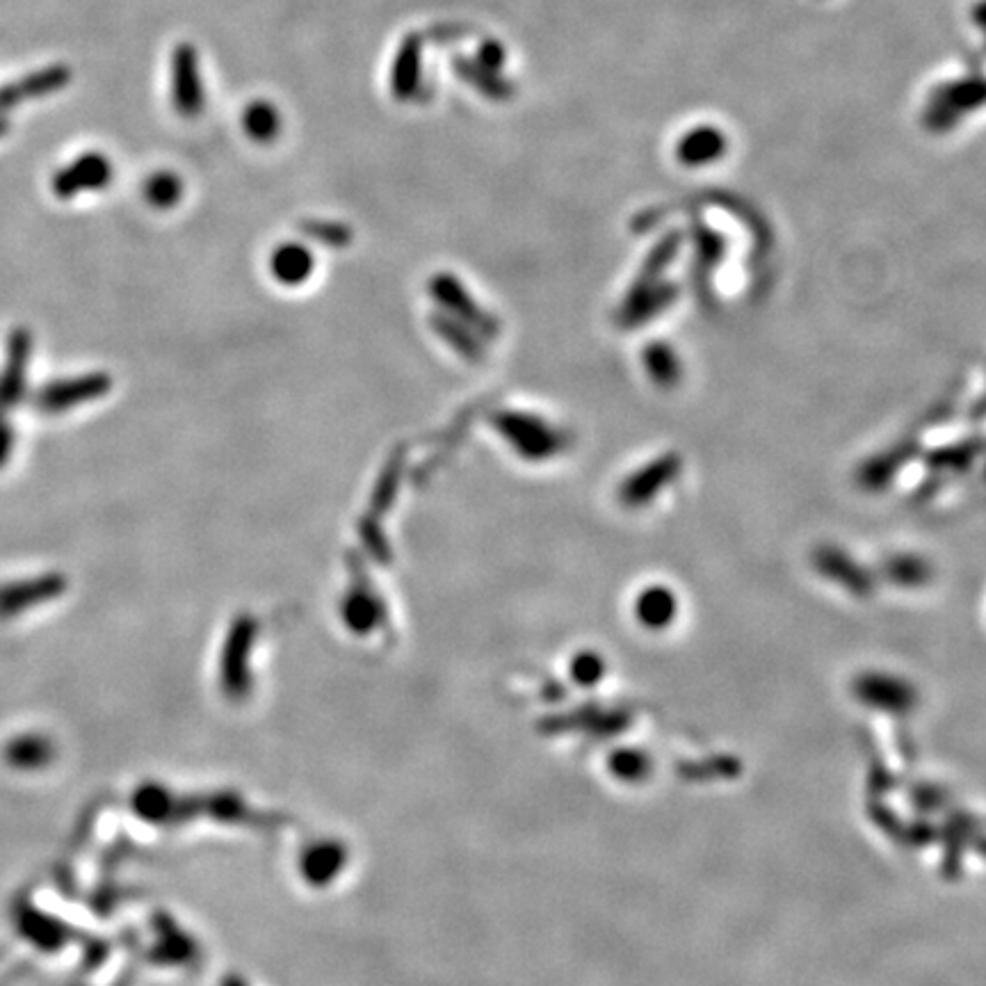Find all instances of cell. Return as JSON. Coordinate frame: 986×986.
Returning a JSON list of instances; mask_svg holds the SVG:
<instances>
[{
  "mask_svg": "<svg viewBox=\"0 0 986 986\" xmlns=\"http://www.w3.org/2000/svg\"><path fill=\"white\" fill-rule=\"evenodd\" d=\"M112 389V377L106 372H84L78 377L56 379L41 386L34 394L32 405L41 414H64L80 405H88L108 396Z\"/></svg>",
  "mask_w": 986,
  "mask_h": 986,
  "instance_id": "6da1fadb",
  "label": "cell"
},
{
  "mask_svg": "<svg viewBox=\"0 0 986 986\" xmlns=\"http://www.w3.org/2000/svg\"><path fill=\"white\" fill-rule=\"evenodd\" d=\"M500 435L524 459H548L560 448L552 427L544 418L528 414H507L500 422Z\"/></svg>",
  "mask_w": 986,
  "mask_h": 986,
  "instance_id": "7a4b0ae2",
  "label": "cell"
},
{
  "mask_svg": "<svg viewBox=\"0 0 986 986\" xmlns=\"http://www.w3.org/2000/svg\"><path fill=\"white\" fill-rule=\"evenodd\" d=\"M171 97L181 117H199L206 106L203 76L199 69L197 51L190 44H181L171 62Z\"/></svg>",
  "mask_w": 986,
  "mask_h": 986,
  "instance_id": "3957f363",
  "label": "cell"
},
{
  "mask_svg": "<svg viewBox=\"0 0 986 986\" xmlns=\"http://www.w3.org/2000/svg\"><path fill=\"white\" fill-rule=\"evenodd\" d=\"M67 591L62 574H41L34 578L8 582L0 587V617H14L37 606H44Z\"/></svg>",
  "mask_w": 986,
  "mask_h": 986,
  "instance_id": "277c9868",
  "label": "cell"
},
{
  "mask_svg": "<svg viewBox=\"0 0 986 986\" xmlns=\"http://www.w3.org/2000/svg\"><path fill=\"white\" fill-rule=\"evenodd\" d=\"M270 279L281 288L307 286L318 268L313 249L302 240H283L275 245L266 261Z\"/></svg>",
  "mask_w": 986,
  "mask_h": 986,
  "instance_id": "5b68a950",
  "label": "cell"
},
{
  "mask_svg": "<svg viewBox=\"0 0 986 986\" xmlns=\"http://www.w3.org/2000/svg\"><path fill=\"white\" fill-rule=\"evenodd\" d=\"M32 355V336L28 329L19 327L8 340V359L0 372V420H6L8 411L21 402L28 379V363Z\"/></svg>",
  "mask_w": 986,
  "mask_h": 986,
  "instance_id": "8992f818",
  "label": "cell"
},
{
  "mask_svg": "<svg viewBox=\"0 0 986 986\" xmlns=\"http://www.w3.org/2000/svg\"><path fill=\"white\" fill-rule=\"evenodd\" d=\"M422 34H407L396 51L394 64H391V94L396 101L411 103L420 99L425 90V76H422Z\"/></svg>",
  "mask_w": 986,
  "mask_h": 986,
  "instance_id": "52a82bcc",
  "label": "cell"
},
{
  "mask_svg": "<svg viewBox=\"0 0 986 986\" xmlns=\"http://www.w3.org/2000/svg\"><path fill=\"white\" fill-rule=\"evenodd\" d=\"M112 179V165L99 156H82L80 160L64 167L53 179V192L62 199H69L84 190H101Z\"/></svg>",
  "mask_w": 986,
  "mask_h": 986,
  "instance_id": "ba28073f",
  "label": "cell"
},
{
  "mask_svg": "<svg viewBox=\"0 0 986 986\" xmlns=\"http://www.w3.org/2000/svg\"><path fill=\"white\" fill-rule=\"evenodd\" d=\"M242 133L261 147L275 145L283 133V117L279 108L268 99H253L245 106L240 114Z\"/></svg>",
  "mask_w": 986,
  "mask_h": 986,
  "instance_id": "9c48e42d",
  "label": "cell"
},
{
  "mask_svg": "<svg viewBox=\"0 0 986 986\" xmlns=\"http://www.w3.org/2000/svg\"><path fill=\"white\" fill-rule=\"evenodd\" d=\"M452 69L468 84V88H474L480 97H485L489 101L502 103L514 97V84L502 73H494L489 69L480 67L474 58H464V56L455 58Z\"/></svg>",
  "mask_w": 986,
  "mask_h": 986,
  "instance_id": "30bf717a",
  "label": "cell"
},
{
  "mask_svg": "<svg viewBox=\"0 0 986 986\" xmlns=\"http://www.w3.org/2000/svg\"><path fill=\"white\" fill-rule=\"evenodd\" d=\"M6 758L17 769H39L53 760V745L44 736H21L8 745Z\"/></svg>",
  "mask_w": 986,
  "mask_h": 986,
  "instance_id": "8fae6325",
  "label": "cell"
},
{
  "mask_svg": "<svg viewBox=\"0 0 986 986\" xmlns=\"http://www.w3.org/2000/svg\"><path fill=\"white\" fill-rule=\"evenodd\" d=\"M186 195L183 181L175 175V171H156L142 186L145 201L156 210H171L181 203Z\"/></svg>",
  "mask_w": 986,
  "mask_h": 986,
  "instance_id": "7c38bea8",
  "label": "cell"
},
{
  "mask_svg": "<svg viewBox=\"0 0 986 986\" xmlns=\"http://www.w3.org/2000/svg\"><path fill=\"white\" fill-rule=\"evenodd\" d=\"M674 612V601L665 589H649L637 598V617L647 626H663Z\"/></svg>",
  "mask_w": 986,
  "mask_h": 986,
  "instance_id": "4fadbf2b",
  "label": "cell"
},
{
  "mask_svg": "<svg viewBox=\"0 0 986 986\" xmlns=\"http://www.w3.org/2000/svg\"><path fill=\"white\" fill-rule=\"evenodd\" d=\"M724 149L721 136L717 131H697L685 138L680 147V158L688 162H706L715 160Z\"/></svg>",
  "mask_w": 986,
  "mask_h": 986,
  "instance_id": "5bb4252c",
  "label": "cell"
},
{
  "mask_svg": "<svg viewBox=\"0 0 986 986\" xmlns=\"http://www.w3.org/2000/svg\"><path fill=\"white\" fill-rule=\"evenodd\" d=\"M474 60H476L480 67H485V69H489V71H494V73H502V69H505V64H507V51H505V47H502V41H498V39H485V41H480V47H478Z\"/></svg>",
  "mask_w": 986,
  "mask_h": 986,
  "instance_id": "9a60e30c",
  "label": "cell"
},
{
  "mask_svg": "<svg viewBox=\"0 0 986 986\" xmlns=\"http://www.w3.org/2000/svg\"><path fill=\"white\" fill-rule=\"evenodd\" d=\"M14 452V430L8 420H0V468H3Z\"/></svg>",
  "mask_w": 986,
  "mask_h": 986,
  "instance_id": "2e32d148",
  "label": "cell"
}]
</instances>
